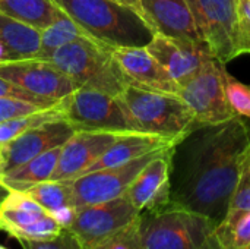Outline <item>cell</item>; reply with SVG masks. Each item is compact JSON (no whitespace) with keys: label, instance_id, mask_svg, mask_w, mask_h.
I'll return each instance as SVG.
<instances>
[{"label":"cell","instance_id":"cell-21","mask_svg":"<svg viewBox=\"0 0 250 249\" xmlns=\"http://www.w3.org/2000/svg\"><path fill=\"white\" fill-rule=\"evenodd\" d=\"M41 31L32 25L0 13V43H3L16 59L35 57L40 50Z\"/></svg>","mask_w":250,"mask_h":249},{"label":"cell","instance_id":"cell-7","mask_svg":"<svg viewBox=\"0 0 250 249\" xmlns=\"http://www.w3.org/2000/svg\"><path fill=\"white\" fill-rule=\"evenodd\" d=\"M196 31L209 53L229 63L237 53L239 0H186Z\"/></svg>","mask_w":250,"mask_h":249},{"label":"cell","instance_id":"cell-33","mask_svg":"<svg viewBox=\"0 0 250 249\" xmlns=\"http://www.w3.org/2000/svg\"><path fill=\"white\" fill-rule=\"evenodd\" d=\"M37 110H42V107L15 98H0V123Z\"/></svg>","mask_w":250,"mask_h":249},{"label":"cell","instance_id":"cell-10","mask_svg":"<svg viewBox=\"0 0 250 249\" xmlns=\"http://www.w3.org/2000/svg\"><path fill=\"white\" fill-rule=\"evenodd\" d=\"M161 151L164 150L152 151L129 163L89 172L73 181H69L72 186V198L75 208L105 203L125 195L138 173Z\"/></svg>","mask_w":250,"mask_h":249},{"label":"cell","instance_id":"cell-2","mask_svg":"<svg viewBox=\"0 0 250 249\" xmlns=\"http://www.w3.org/2000/svg\"><path fill=\"white\" fill-rule=\"evenodd\" d=\"M95 41L114 47H145L155 32L132 7L113 0H54Z\"/></svg>","mask_w":250,"mask_h":249},{"label":"cell","instance_id":"cell-14","mask_svg":"<svg viewBox=\"0 0 250 249\" xmlns=\"http://www.w3.org/2000/svg\"><path fill=\"white\" fill-rule=\"evenodd\" d=\"M174 147L155 156L127 188L125 195L139 213L160 210L171 203V160Z\"/></svg>","mask_w":250,"mask_h":249},{"label":"cell","instance_id":"cell-20","mask_svg":"<svg viewBox=\"0 0 250 249\" xmlns=\"http://www.w3.org/2000/svg\"><path fill=\"white\" fill-rule=\"evenodd\" d=\"M60 150L62 147L53 148L50 151H45L42 154H40L38 157L29 160L28 163L16 167L15 170L1 175L0 176V188L6 189V191H26L31 186L50 181L59 157H60Z\"/></svg>","mask_w":250,"mask_h":249},{"label":"cell","instance_id":"cell-3","mask_svg":"<svg viewBox=\"0 0 250 249\" xmlns=\"http://www.w3.org/2000/svg\"><path fill=\"white\" fill-rule=\"evenodd\" d=\"M215 227L209 217L170 203L139 214V245L141 249H221Z\"/></svg>","mask_w":250,"mask_h":249},{"label":"cell","instance_id":"cell-4","mask_svg":"<svg viewBox=\"0 0 250 249\" xmlns=\"http://www.w3.org/2000/svg\"><path fill=\"white\" fill-rule=\"evenodd\" d=\"M119 97L142 134L179 144L199 128L195 113L179 94L126 85Z\"/></svg>","mask_w":250,"mask_h":249},{"label":"cell","instance_id":"cell-13","mask_svg":"<svg viewBox=\"0 0 250 249\" xmlns=\"http://www.w3.org/2000/svg\"><path fill=\"white\" fill-rule=\"evenodd\" d=\"M76 131L66 119H57L26 131L0 145V176L28 163L40 154L62 147Z\"/></svg>","mask_w":250,"mask_h":249},{"label":"cell","instance_id":"cell-8","mask_svg":"<svg viewBox=\"0 0 250 249\" xmlns=\"http://www.w3.org/2000/svg\"><path fill=\"white\" fill-rule=\"evenodd\" d=\"M224 66L217 59H211L192 79L180 87L179 95L192 109L199 126L224 123L237 116L226 97Z\"/></svg>","mask_w":250,"mask_h":249},{"label":"cell","instance_id":"cell-22","mask_svg":"<svg viewBox=\"0 0 250 249\" xmlns=\"http://www.w3.org/2000/svg\"><path fill=\"white\" fill-rule=\"evenodd\" d=\"M62 12L54 0H0V13L38 28L50 25Z\"/></svg>","mask_w":250,"mask_h":249},{"label":"cell","instance_id":"cell-17","mask_svg":"<svg viewBox=\"0 0 250 249\" xmlns=\"http://www.w3.org/2000/svg\"><path fill=\"white\" fill-rule=\"evenodd\" d=\"M141 15L155 34L174 41L207 47L196 31L186 0H141Z\"/></svg>","mask_w":250,"mask_h":249},{"label":"cell","instance_id":"cell-11","mask_svg":"<svg viewBox=\"0 0 250 249\" xmlns=\"http://www.w3.org/2000/svg\"><path fill=\"white\" fill-rule=\"evenodd\" d=\"M0 230L18 241H44L63 227L25 192L7 191L0 201Z\"/></svg>","mask_w":250,"mask_h":249},{"label":"cell","instance_id":"cell-25","mask_svg":"<svg viewBox=\"0 0 250 249\" xmlns=\"http://www.w3.org/2000/svg\"><path fill=\"white\" fill-rule=\"evenodd\" d=\"M23 192L37 201L51 216L66 208L75 207L69 181H45L31 186Z\"/></svg>","mask_w":250,"mask_h":249},{"label":"cell","instance_id":"cell-35","mask_svg":"<svg viewBox=\"0 0 250 249\" xmlns=\"http://www.w3.org/2000/svg\"><path fill=\"white\" fill-rule=\"evenodd\" d=\"M113 1H117L120 4H125L127 7H132V9H135L141 15V0H113Z\"/></svg>","mask_w":250,"mask_h":249},{"label":"cell","instance_id":"cell-24","mask_svg":"<svg viewBox=\"0 0 250 249\" xmlns=\"http://www.w3.org/2000/svg\"><path fill=\"white\" fill-rule=\"evenodd\" d=\"M215 236L221 249H250V210H229Z\"/></svg>","mask_w":250,"mask_h":249},{"label":"cell","instance_id":"cell-36","mask_svg":"<svg viewBox=\"0 0 250 249\" xmlns=\"http://www.w3.org/2000/svg\"><path fill=\"white\" fill-rule=\"evenodd\" d=\"M0 249H7V248H4V247H1V245H0Z\"/></svg>","mask_w":250,"mask_h":249},{"label":"cell","instance_id":"cell-19","mask_svg":"<svg viewBox=\"0 0 250 249\" xmlns=\"http://www.w3.org/2000/svg\"><path fill=\"white\" fill-rule=\"evenodd\" d=\"M174 145H177V144H174L168 139H164L161 136H157V135H149V134H142V132L123 134L95 163H92L85 170V173L120 166V164L129 163L135 158H139L145 154H149L152 151L166 150V148H170Z\"/></svg>","mask_w":250,"mask_h":249},{"label":"cell","instance_id":"cell-30","mask_svg":"<svg viewBox=\"0 0 250 249\" xmlns=\"http://www.w3.org/2000/svg\"><path fill=\"white\" fill-rule=\"evenodd\" d=\"M22 249H83L79 241L67 230L63 229L57 236L44 241H19Z\"/></svg>","mask_w":250,"mask_h":249},{"label":"cell","instance_id":"cell-26","mask_svg":"<svg viewBox=\"0 0 250 249\" xmlns=\"http://www.w3.org/2000/svg\"><path fill=\"white\" fill-rule=\"evenodd\" d=\"M57 119H64L63 110L60 107V101L59 104L48 107V109H42V110H37L28 114H22L13 119H9L6 122L0 123V145H4L7 142H10L12 139H15L16 136H19L21 134L31 131L34 128H38L44 123L57 120Z\"/></svg>","mask_w":250,"mask_h":249},{"label":"cell","instance_id":"cell-32","mask_svg":"<svg viewBox=\"0 0 250 249\" xmlns=\"http://www.w3.org/2000/svg\"><path fill=\"white\" fill-rule=\"evenodd\" d=\"M237 53L250 54V0H239Z\"/></svg>","mask_w":250,"mask_h":249},{"label":"cell","instance_id":"cell-28","mask_svg":"<svg viewBox=\"0 0 250 249\" xmlns=\"http://www.w3.org/2000/svg\"><path fill=\"white\" fill-rule=\"evenodd\" d=\"M138 219L127 227H125L120 232L114 233L113 236L101 241L100 244L94 245L91 249H141Z\"/></svg>","mask_w":250,"mask_h":249},{"label":"cell","instance_id":"cell-18","mask_svg":"<svg viewBox=\"0 0 250 249\" xmlns=\"http://www.w3.org/2000/svg\"><path fill=\"white\" fill-rule=\"evenodd\" d=\"M145 48L161 63L179 87L192 79L207 62L215 59L207 47L174 41L161 34H155Z\"/></svg>","mask_w":250,"mask_h":249},{"label":"cell","instance_id":"cell-34","mask_svg":"<svg viewBox=\"0 0 250 249\" xmlns=\"http://www.w3.org/2000/svg\"><path fill=\"white\" fill-rule=\"evenodd\" d=\"M15 59H16L15 54L3 43H0V63L1 62H7V60H15Z\"/></svg>","mask_w":250,"mask_h":249},{"label":"cell","instance_id":"cell-29","mask_svg":"<svg viewBox=\"0 0 250 249\" xmlns=\"http://www.w3.org/2000/svg\"><path fill=\"white\" fill-rule=\"evenodd\" d=\"M0 98H15V100H21V101H28V103H32L42 109H48V107L59 104V101L34 95L4 78H0Z\"/></svg>","mask_w":250,"mask_h":249},{"label":"cell","instance_id":"cell-31","mask_svg":"<svg viewBox=\"0 0 250 249\" xmlns=\"http://www.w3.org/2000/svg\"><path fill=\"white\" fill-rule=\"evenodd\" d=\"M229 210H250V156L240 172Z\"/></svg>","mask_w":250,"mask_h":249},{"label":"cell","instance_id":"cell-27","mask_svg":"<svg viewBox=\"0 0 250 249\" xmlns=\"http://www.w3.org/2000/svg\"><path fill=\"white\" fill-rule=\"evenodd\" d=\"M224 88L226 97L231 110L240 116L250 119V87L236 79L227 70H224Z\"/></svg>","mask_w":250,"mask_h":249},{"label":"cell","instance_id":"cell-5","mask_svg":"<svg viewBox=\"0 0 250 249\" xmlns=\"http://www.w3.org/2000/svg\"><path fill=\"white\" fill-rule=\"evenodd\" d=\"M78 88H91L111 95H120L127 85L114 57L111 47L88 35L64 44L50 57Z\"/></svg>","mask_w":250,"mask_h":249},{"label":"cell","instance_id":"cell-6","mask_svg":"<svg viewBox=\"0 0 250 249\" xmlns=\"http://www.w3.org/2000/svg\"><path fill=\"white\" fill-rule=\"evenodd\" d=\"M64 119L75 131L132 134L139 132L119 95L78 88L60 100Z\"/></svg>","mask_w":250,"mask_h":249},{"label":"cell","instance_id":"cell-1","mask_svg":"<svg viewBox=\"0 0 250 249\" xmlns=\"http://www.w3.org/2000/svg\"><path fill=\"white\" fill-rule=\"evenodd\" d=\"M174 147L171 203L204 214L217 225L226 217L240 172L250 156L248 125L236 116L199 126Z\"/></svg>","mask_w":250,"mask_h":249},{"label":"cell","instance_id":"cell-15","mask_svg":"<svg viewBox=\"0 0 250 249\" xmlns=\"http://www.w3.org/2000/svg\"><path fill=\"white\" fill-rule=\"evenodd\" d=\"M123 134L76 131L60 150L56 170L50 181H73L85 173Z\"/></svg>","mask_w":250,"mask_h":249},{"label":"cell","instance_id":"cell-23","mask_svg":"<svg viewBox=\"0 0 250 249\" xmlns=\"http://www.w3.org/2000/svg\"><path fill=\"white\" fill-rule=\"evenodd\" d=\"M86 35L73 19H70L63 10L59 13V16L45 28L41 29V41H40V50L35 57L42 60H50L53 53L63 47L67 43L75 41L76 38Z\"/></svg>","mask_w":250,"mask_h":249},{"label":"cell","instance_id":"cell-9","mask_svg":"<svg viewBox=\"0 0 250 249\" xmlns=\"http://www.w3.org/2000/svg\"><path fill=\"white\" fill-rule=\"evenodd\" d=\"M139 214L127 197L122 195L105 203L76 208L75 220L67 230L79 241L82 248L91 249L132 225Z\"/></svg>","mask_w":250,"mask_h":249},{"label":"cell","instance_id":"cell-16","mask_svg":"<svg viewBox=\"0 0 250 249\" xmlns=\"http://www.w3.org/2000/svg\"><path fill=\"white\" fill-rule=\"evenodd\" d=\"M113 57L127 85L179 94L180 87L145 47H114Z\"/></svg>","mask_w":250,"mask_h":249},{"label":"cell","instance_id":"cell-12","mask_svg":"<svg viewBox=\"0 0 250 249\" xmlns=\"http://www.w3.org/2000/svg\"><path fill=\"white\" fill-rule=\"evenodd\" d=\"M0 78L22 90L54 101H60L78 87L53 62L38 57L15 59L0 63Z\"/></svg>","mask_w":250,"mask_h":249}]
</instances>
